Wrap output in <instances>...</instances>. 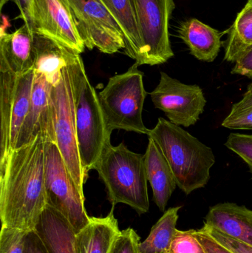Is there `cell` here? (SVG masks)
Wrapping results in <instances>:
<instances>
[{
  "label": "cell",
  "instance_id": "obj_1",
  "mask_svg": "<svg viewBox=\"0 0 252 253\" xmlns=\"http://www.w3.org/2000/svg\"><path fill=\"white\" fill-rule=\"evenodd\" d=\"M47 205L44 138L39 133L0 160L1 227L32 231Z\"/></svg>",
  "mask_w": 252,
  "mask_h": 253
},
{
  "label": "cell",
  "instance_id": "obj_2",
  "mask_svg": "<svg viewBox=\"0 0 252 253\" xmlns=\"http://www.w3.org/2000/svg\"><path fill=\"white\" fill-rule=\"evenodd\" d=\"M149 138L158 144L167 159L178 187L186 195L204 188L211 178L216 164L211 147L187 131L160 117L155 127L149 129Z\"/></svg>",
  "mask_w": 252,
  "mask_h": 253
},
{
  "label": "cell",
  "instance_id": "obj_3",
  "mask_svg": "<svg viewBox=\"0 0 252 253\" xmlns=\"http://www.w3.org/2000/svg\"><path fill=\"white\" fill-rule=\"evenodd\" d=\"M69 73L78 150L84 172L88 175L104 152L111 145L112 132L107 127L99 94L89 80L80 54L70 65Z\"/></svg>",
  "mask_w": 252,
  "mask_h": 253
},
{
  "label": "cell",
  "instance_id": "obj_4",
  "mask_svg": "<svg viewBox=\"0 0 252 253\" xmlns=\"http://www.w3.org/2000/svg\"><path fill=\"white\" fill-rule=\"evenodd\" d=\"M94 169L106 187L108 200L112 207L124 204L139 215L149 211L144 155L129 150L124 143L117 146L111 144L104 152Z\"/></svg>",
  "mask_w": 252,
  "mask_h": 253
},
{
  "label": "cell",
  "instance_id": "obj_5",
  "mask_svg": "<svg viewBox=\"0 0 252 253\" xmlns=\"http://www.w3.org/2000/svg\"><path fill=\"white\" fill-rule=\"evenodd\" d=\"M133 64L126 72L110 77L99 99L109 132L123 129L147 135L149 129L143 123L144 104L146 91L144 73Z\"/></svg>",
  "mask_w": 252,
  "mask_h": 253
},
{
  "label": "cell",
  "instance_id": "obj_6",
  "mask_svg": "<svg viewBox=\"0 0 252 253\" xmlns=\"http://www.w3.org/2000/svg\"><path fill=\"white\" fill-rule=\"evenodd\" d=\"M69 66L63 70L59 81L52 86L50 90L51 135L49 138L56 143L78 190L84 195V185L88 175L84 172L78 150Z\"/></svg>",
  "mask_w": 252,
  "mask_h": 253
},
{
  "label": "cell",
  "instance_id": "obj_7",
  "mask_svg": "<svg viewBox=\"0 0 252 253\" xmlns=\"http://www.w3.org/2000/svg\"><path fill=\"white\" fill-rule=\"evenodd\" d=\"M44 184L49 206L60 212L78 233L90 222L80 192L54 140L44 138Z\"/></svg>",
  "mask_w": 252,
  "mask_h": 253
},
{
  "label": "cell",
  "instance_id": "obj_8",
  "mask_svg": "<svg viewBox=\"0 0 252 253\" xmlns=\"http://www.w3.org/2000/svg\"><path fill=\"white\" fill-rule=\"evenodd\" d=\"M142 41L136 63L161 65L174 56L170 39V21L174 0H131Z\"/></svg>",
  "mask_w": 252,
  "mask_h": 253
},
{
  "label": "cell",
  "instance_id": "obj_9",
  "mask_svg": "<svg viewBox=\"0 0 252 253\" xmlns=\"http://www.w3.org/2000/svg\"><path fill=\"white\" fill-rule=\"evenodd\" d=\"M75 28L89 50L108 54L125 49L119 25L101 0H68Z\"/></svg>",
  "mask_w": 252,
  "mask_h": 253
},
{
  "label": "cell",
  "instance_id": "obj_10",
  "mask_svg": "<svg viewBox=\"0 0 252 253\" xmlns=\"http://www.w3.org/2000/svg\"><path fill=\"white\" fill-rule=\"evenodd\" d=\"M34 71L16 76L0 72V160L14 149L31 105Z\"/></svg>",
  "mask_w": 252,
  "mask_h": 253
},
{
  "label": "cell",
  "instance_id": "obj_11",
  "mask_svg": "<svg viewBox=\"0 0 252 253\" xmlns=\"http://www.w3.org/2000/svg\"><path fill=\"white\" fill-rule=\"evenodd\" d=\"M150 96L155 108L163 111L170 123L185 127L199 121L207 105L200 86L184 84L164 72H161L159 83Z\"/></svg>",
  "mask_w": 252,
  "mask_h": 253
},
{
  "label": "cell",
  "instance_id": "obj_12",
  "mask_svg": "<svg viewBox=\"0 0 252 253\" xmlns=\"http://www.w3.org/2000/svg\"><path fill=\"white\" fill-rule=\"evenodd\" d=\"M32 30L79 54L85 49L68 0H33Z\"/></svg>",
  "mask_w": 252,
  "mask_h": 253
},
{
  "label": "cell",
  "instance_id": "obj_13",
  "mask_svg": "<svg viewBox=\"0 0 252 253\" xmlns=\"http://www.w3.org/2000/svg\"><path fill=\"white\" fill-rule=\"evenodd\" d=\"M36 58L34 32L24 23L14 32L0 36V72L23 75L34 70Z\"/></svg>",
  "mask_w": 252,
  "mask_h": 253
},
{
  "label": "cell",
  "instance_id": "obj_14",
  "mask_svg": "<svg viewBox=\"0 0 252 253\" xmlns=\"http://www.w3.org/2000/svg\"><path fill=\"white\" fill-rule=\"evenodd\" d=\"M53 84L42 74L34 71L31 105L28 115L16 140V147L31 142L39 133L46 137L51 132L50 122V96Z\"/></svg>",
  "mask_w": 252,
  "mask_h": 253
},
{
  "label": "cell",
  "instance_id": "obj_15",
  "mask_svg": "<svg viewBox=\"0 0 252 253\" xmlns=\"http://www.w3.org/2000/svg\"><path fill=\"white\" fill-rule=\"evenodd\" d=\"M204 227L252 247V211L246 207L229 202L217 204L210 208Z\"/></svg>",
  "mask_w": 252,
  "mask_h": 253
},
{
  "label": "cell",
  "instance_id": "obj_16",
  "mask_svg": "<svg viewBox=\"0 0 252 253\" xmlns=\"http://www.w3.org/2000/svg\"><path fill=\"white\" fill-rule=\"evenodd\" d=\"M34 231L48 253H78L73 227L66 217L49 205L41 212Z\"/></svg>",
  "mask_w": 252,
  "mask_h": 253
},
{
  "label": "cell",
  "instance_id": "obj_17",
  "mask_svg": "<svg viewBox=\"0 0 252 253\" xmlns=\"http://www.w3.org/2000/svg\"><path fill=\"white\" fill-rule=\"evenodd\" d=\"M144 165L146 178L152 187L153 201L160 211H164L178 186L167 159L151 138H149L144 154Z\"/></svg>",
  "mask_w": 252,
  "mask_h": 253
},
{
  "label": "cell",
  "instance_id": "obj_18",
  "mask_svg": "<svg viewBox=\"0 0 252 253\" xmlns=\"http://www.w3.org/2000/svg\"><path fill=\"white\" fill-rule=\"evenodd\" d=\"M36 58L34 71L42 74L50 84H55L63 70L69 66L79 55L58 42L34 33Z\"/></svg>",
  "mask_w": 252,
  "mask_h": 253
},
{
  "label": "cell",
  "instance_id": "obj_19",
  "mask_svg": "<svg viewBox=\"0 0 252 253\" xmlns=\"http://www.w3.org/2000/svg\"><path fill=\"white\" fill-rule=\"evenodd\" d=\"M179 34L198 60L213 62L218 56L223 34L217 30L192 18L180 24Z\"/></svg>",
  "mask_w": 252,
  "mask_h": 253
},
{
  "label": "cell",
  "instance_id": "obj_20",
  "mask_svg": "<svg viewBox=\"0 0 252 253\" xmlns=\"http://www.w3.org/2000/svg\"><path fill=\"white\" fill-rule=\"evenodd\" d=\"M114 207L107 216L91 217L90 222L76 233L78 253H109L121 230L113 213Z\"/></svg>",
  "mask_w": 252,
  "mask_h": 253
},
{
  "label": "cell",
  "instance_id": "obj_21",
  "mask_svg": "<svg viewBox=\"0 0 252 253\" xmlns=\"http://www.w3.org/2000/svg\"><path fill=\"white\" fill-rule=\"evenodd\" d=\"M116 21L124 34V53L137 61L142 50V41L131 0H101Z\"/></svg>",
  "mask_w": 252,
  "mask_h": 253
},
{
  "label": "cell",
  "instance_id": "obj_22",
  "mask_svg": "<svg viewBox=\"0 0 252 253\" xmlns=\"http://www.w3.org/2000/svg\"><path fill=\"white\" fill-rule=\"evenodd\" d=\"M252 47V0L237 15L235 22L228 31L225 42L224 59L235 62L249 48Z\"/></svg>",
  "mask_w": 252,
  "mask_h": 253
},
{
  "label": "cell",
  "instance_id": "obj_23",
  "mask_svg": "<svg viewBox=\"0 0 252 253\" xmlns=\"http://www.w3.org/2000/svg\"><path fill=\"white\" fill-rule=\"evenodd\" d=\"M181 207L167 210L151 229L146 240L141 242L139 253H168L177 229L179 211Z\"/></svg>",
  "mask_w": 252,
  "mask_h": 253
},
{
  "label": "cell",
  "instance_id": "obj_24",
  "mask_svg": "<svg viewBox=\"0 0 252 253\" xmlns=\"http://www.w3.org/2000/svg\"><path fill=\"white\" fill-rule=\"evenodd\" d=\"M222 126L231 129H252V83L242 99L232 105Z\"/></svg>",
  "mask_w": 252,
  "mask_h": 253
},
{
  "label": "cell",
  "instance_id": "obj_25",
  "mask_svg": "<svg viewBox=\"0 0 252 253\" xmlns=\"http://www.w3.org/2000/svg\"><path fill=\"white\" fill-rule=\"evenodd\" d=\"M168 253H207L200 242L197 230H177Z\"/></svg>",
  "mask_w": 252,
  "mask_h": 253
},
{
  "label": "cell",
  "instance_id": "obj_26",
  "mask_svg": "<svg viewBox=\"0 0 252 253\" xmlns=\"http://www.w3.org/2000/svg\"><path fill=\"white\" fill-rule=\"evenodd\" d=\"M27 233L13 227H1L0 253H25Z\"/></svg>",
  "mask_w": 252,
  "mask_h": 253
},
{
  "label": "cell",
  "instance_id": "obj_27",
  "mask_svg": "<svg viewBox=\"0 0 252 253\" xmlns=\"http://www.w3.org/2000/svg\"><path fill=\"white\" fill-rule=\"evenodd\" d=\"M225 146L247 164L252 178V135L232 132L228 136Z\"/></svg>",
  "mask_w": 252,
  "mask_h": 253
},
{
  "label": "cell",
  "instance_id": "obj_28",
  "mask_svg": "<svg viewBox=\"0 0 252 253\" xmlns=\"http://www.w3.org/2000/svg\"><path fill=\"white\" fill-rule=\"evenodd\" d=\"M140 237L131 227L121 230L109 253H139Z\"/></svg>",
  "mask_w": 252,
  "mask_h": 253
},
{
  "label": "cell",
  "instance_id": "obj_29",
  "mask_svg": "<svg viewBox=\"0 0 252 253\" xmlns=\"http://www.w3.org/2000/svg\"><path fill=\"white\" fill-rule=\"evenodd\" d=\"M205 229L209 234L216 239L218 243L227 248L229 251H232L234 253H252V247L250 245H246L242 243L239 241L235 240L232 239L229 236L217 231V230H213V229L207 228V227H203Z\"/></svg>",
  "mask_w": 252,
  "mask_h": 253
},
{
  "label": "cell",
  "instance_id": "obj_30",
  "mask_svg": "<svg viewBox=\"0 0 252 253\" xmlns=\"http://www.w3.org/2000/svg\"><path fill=\"white\" fill-rule=\"evenodd\" d=\"M232 74L248 77L252 80V47L244 51L235 62Z\"/></svg>",
  "mask_w": 252,
  "mask_h": 253
},
{
  "label": "cell",
  "instance_id": "obj_31",
  "mask_svg": "<svg viewBox=\"0 0 252 253\" xmlns=\"http://www.w3.org/2000/svg\"><path fill=\"white\" fill-rule=\"evenodd\" d=\"M197 234L207 253H234L213 239L205 229L197 230Z\"/></svg>",
  "mask_w": 252,
  "mask_h": 253
},
{
  "label": "cell",
  "instance_id": "obj_32",
  "mask_svg": "<svg viewBox=\"0 0 252 253\" xmlns=\"http://www.w3.org/2000/svg\"><path fill=\"white\" fill-rule=\"evenodd\" d=\"M25 253H48L44 244L34 230L27 233Z\"/></svg>",
  "mask_w": 252,
  "mask_h": 253
},
{
  "label": "cell",
  "instance_id": "obj_33",
  "mask_svg": "<svg viewBox=\"0 0 252 253\" xmlns=\"http://www.w3.org/2000/svg\"><path fill=\"white\" fill-rule=\"evenodd\" d=\"M13 1L19 8L20 14L19 18L23 20L24 23L27 24L33 28V0H10Z\"/></svg>",
  "mask_w": 252,
  "mask_h": 253
},
{
  "label": "cell",
  "instance_id": "obj_34",
  "mask_svg": "<svg viewBox=\"0 0 252 253\" xmlns=\"http://www.w3.org/2000/svg\"><path fill=\"white\" fill-rule=\"evenodd\" d=\"M9 0H0V9H1V10H2L3 6Z\"/></svg>",
  "mask_w": 252,
  "mask_h": 253
}]
</instances>
